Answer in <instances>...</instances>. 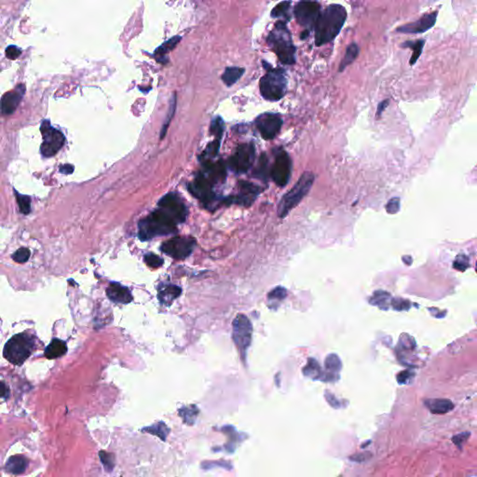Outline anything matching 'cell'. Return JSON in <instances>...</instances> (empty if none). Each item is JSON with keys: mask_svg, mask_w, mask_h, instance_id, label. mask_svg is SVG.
Listing matches in <instances>:
<instances>
[{"mask_svg": "<svg viewBox=\"0 0 477 477\" xmlns=\"http://www.w3.org/2000/svg\"><path fill=\"white\" fill-rule=\"evenodd\" d=\"M347 11L343 6L330 5L320 14L315 25V44L323 46L334 40L344 26Z\"/></svg>", "mask_w": 477, "mask_h": 477, "instance_id": "obj_1", "label": "cell"}, {"mask_svg": "<svg viewBox=\"0 0 477 477\" xmlns=\"http://www.w3.org/2000/svg\"><path fill=\"white\" fill-rule=\"evenodd\" d=\"M176 225L167 213L159 209L139 222V238L141 241H149L159 236L175 233L177 231Z\"/></svg>", "mask_w": 477, "mask_h": 477, "instance_id": "obj_2", "label": "cell"}, {"mask_svg": "<svg viewBox=\"0 0 477 477\" xmlns=\"http://www.w3.org/2000/svg\"><path fill=\"white\" fill-rule=\"evenodd\" d=\"M268 44L282 64L291 65L296 63L297 49L293 44L291 33L285 21H278L268 37Z\"/></svg>", "mask_w": 477, "mask_h": 477, "instance_id": "obj_3", "label": "cell"}, {"mask_svg": "<svg viewBox=\"0 0 477 477\" xmlns=\"http://www.w3.org/2000/svg\"><path fill=\"white\" fill-rule=\"evenodd\" d=\"M37 348V339L29 333L15 335L8 340L3 350L4 358L14 366H21Z\"/></svg>", "mask_w": 477, "mask_h": 477, "instance_id": "obj_4", "label": "cell"}, {"mask_svg": "<svg viewBox=\"0 0 477 477\" xmlns=\"http://www.w3.org/2000/svg\"><path fill=\"white\" fill-rule=\"evenodd\" d=\"M268 69L267 74L260 80V92L268 101H279L287 89V76L284 70L281 68Z\"/></svg>", "mask_w": 477, "mask_h": 477, "instance_id": "obj_5", "label": "cell"}, {"mask_svg": "<svg viewBox=\"0 0 477 477\" xmlns=\"http://www.w3.org/2000/svg\"><path fill=\"white\" fill-rule=\"evenodd\" d=\"M314 182V175L313 173H304L297 184L293 186L291 190L287 192L284 196L282 197L281 202L278 206V216L280 218H285L287 214L293 210L295 207L298 205L301 202L303 198L307 195L309 189L312 188Z\"/></svg>", "mask_w": 477, "mask_h": 477, "instance_id": "obj_6", "label": "cell"}, {"mask_svg": "<svg viewBox=\"0 0 477 477\" xmlns=\"http://www.w3.org/2000/svg\"><path fill=\"white\" fill-rule=\"evenodd\" d=\"M40 131L43 137V142L40 147L41 154L46 158L53 157L63 148L65 137L61 131L53 128L49 121L42 122Z\"/></svg>", "mask_w": 477, "mask_h": 477, "instance_id": "obj_7", "label": "cell"}, {"mask_svg": "<svg viewBox=\"0 0 477 477\" xmlns=\"http://www.w3.org/2000/svg\"><path fill=\"white\" fill-rule=\"evenodd\" d=\"M321 14V6L313 0H301L295 8V16L297 21L307 30L315 27Z\"/></svg>", "mask_w": 477, "mask_h": 477, "instance_id": "obj_8", "label": "cell"}, {"mask_svg": "<svg viewBox=\"0 0 477 477\" xmlns=\"http://www.w3.org/2000/svg\"><path fill=\"white\" fill-rule=\"evenodd\" d=\"M255 157V146L253 144L240 145L235 154L228 160V166L237 174H244L252 167Z\"/></svg>", "mask_w": 477, "mask_h": 477, "instance_id": "obj_9", "label": "cell"}, {"mask_svg": "<svg viewBox=\"0 0 477 477\" xmlns=\"http://www.w3.org/2000/svg\"><path fill=\"white\" fill-rule=\"evenodd\" d=\"M253 326L244 314H238L233 321V340L242 355L245 357L246 350L251 343Z\"/></svg>", "mask_w": 477, "mask_h": 477, "instance_id": "obj_10", "label": "cell"}, {"mask_svg": "<svg viewBox=\"0 0 477 477\" xmlns=\"http://www.w3.org/2000/svg\"><path fill=\"white\" fill-rule=\"evenodd\" d=\"M195 246L196 241L194 238L176 237L164 242L160 250L175 259H185L190 255Z\"/></svg>", "mask_w": 477, "mask_h": 477, "instance_id": "obj_11", "label": "cell"}, {"mask_svg": "<svg viewBox=\"0 0 477 477\" xmlns=\"http://www.w3.org/2000/svg\"><path fill=\"white\" fill-rule=\"evenodd\" d=\"M160 210L167 213L176 224L186 221L187 208L180 197L175 193H168L159 202Z\"/></svg>", "mask_w": 477, "mask_h": 477, "instance_id": "obj_12", "label": "cell"}, {"mask_svg": "<svg viewBox=\"0 0 477 477\" xmlns=\"http://www.w3.org/2000/svg\"><path fill=\"white\" fill-rule=\"evenodd\" d=\"M292 173V161L285 151L277 154L275 161L271 169V177L279 186H287L290 180Z\"/></svg>", "mask_w": 477, "mask_h": 477, "instance_id": "obj_13", "label": "cell"}, {"mask_svg": "<svg viewBox=\"0 0 477 477\" xmlns=\"http://www.w3.org/2000/svg\"><path fill=\"white\" fill-rule=\"evenodd\" d=\"M188 189L193 196L196 197L206 206H212L218 200V196L212 190V184H210L202 174L198 175L195 180L189 184Z\"/></svg>", "mask_w": 477, "mask_h": 477, "instance_id": "obj_14", "label": "cell"}, {"mask_svg": "<svg viewBox=\"0 0 477 477\" xmlns=\"http://www.w3.org/2000/svg\"><path fill=\"white\" fill-rule=\"evenodd\" d=\"M256 127L261 136L266 140H271L279 133L282 125L281 117L275 114L266 113L260 115L255 121Z\"/></svg>", "mask_w": 477, "mask_h": 477, "instance_id": "obj_15", "label": "cell"}, {"mask_svg": "<svg viewBox=\"0 0 477 477\" xmlns=\"http://www.w3.org/2000/svg\"><path fill=\"white\" fill-rule=\"evenodd\" d=\"M437 19V12L426 14L421 17L419 21L410 22L402 27H398L396 31L403 34H420L428 31L435 25Z\"/></svg>", "mask_w": 477, "mask_h": 477, "instance_id": "obj_16", "label": "cell"}, {"mask_svg": "<svg viewBox=\"0 0 477 477\" xmlns=\"http://www.w3.org/2000/svg\"><path fill=\"white\" fill-rule=\"evenodd\" d=\"M261 187L248 182H240V192L238 195L231 199L232 202L241 205L249 206L261 192Z\"/></svg>", "mask_w": 477, "mask_h": 477, "instance_id": "obj_17", "label": "cell"}, {"mask_svg": "<svg viewBox=\"0 0 477 477\" xmlns=\"http://www.w3.org/2000/svg\"><path fill=\"white\" fill-rule=\"evenodd\" d=\"M201 174L212 186L225 182L227 177L226 166L222 161H218L214 163L205 161L204 171Z\"/></svg>", "mask_w": 477, "mask_h": 477, "instance_id": "obj_18", "label": "cell"}, {"mask_svg": "<svg viewBox=\"0 0 477 477\" xmlns=\"http://www.w3.org/2000/svg\"><path fill=\"white\" fill-rule=\"evenodd\" d=\"M26 87L25 85H19L16 90H11L5 93L0 103L2 113L5 115H11L16 110L17 106H19L22 96L25 94Z\"/></svg>", "mask_w": 477, "mask_h": 477, "instance_id": "obj_19", "label": "cell"}, {"mask_svg": "<svg viewBox=\"0 0 477 477\" xmlns=\"http://www.w3.org/2000/svg\"><path fill=\"white\" fill-rule=\"evenodd\" d=\"M106 295L111 301L120 304H128L133 300L131 291L118 282H111L106 289Z\"/></svg>", "mask_w": 477, "mask_h": 477, "instance_id": "obj_20", "label": "cell"}, {"mask_svg": "<svg viewBox=\"0 0 477 477\" xmlns=\"http://www.w3.org/2000/svg\"><path fill=\"white\" fill-rule=\"evenodd\" d=\"M181 293H182V289L179 287H176L174 284L162 285L159 287V294H158L159 302L166 306H171L172 303L180 296Z\"/></svg>", "mask_w": 477, "mask_h": 477, "instance_id": "obj_21", "label": "cell"}, {"mask_svg": "<svg viewBox=\"0 0 477 477\" xmlns=\"http://www.w3.org/2000/svg\"><path fill=\"white\" fill-rule=\"evenodd\" d=\"M67 352V346L64 340L53 339L45 349V357L47 359H57Z\"/></svg>", "mask_w": 477, "mask_h": 477, "instance_id": "obj_22", "label": "cell"}, {"mask_svg": "<svg viewBox=\"0 0 477 477\" xmlns=\"http://www.w3.org/2000/svg\"><path fill=\"white\" fill-rule=\"evenodd\" d=\"M425 404L434 414H445L454 408L450 400L446 399H430L425 401Z\"/></svg>", "mask_w": 477, "mask_h": 477, "instance_id": "obj_23", "label": "cell"}, {"mask_svg": "<svg viewBox=\"0 0 477 477\" xmlns=\"http://www.w3.org/2000/svg\"><path fill=\"white\" fill-rule=\"evenodd\" d=\"M28 466V461L23 456H12L6 463L7 472L13 474H21Z\"/></svg>", "mask_w": 477, "mask_h": 477, "instance_id": "obj_24", "label": "cell"}, {"mask_svg": "<svg viewBox=\"0 0 477 477\" xmlns=\"http://www.w3.org/2000/svg\"><path fill=\"white\" fill-rule=\"evenodd\" d=\"M180 40L181 37H179V36L174 37L173 38H171L170 40L163 43L160 47L157 49L155 51L154 56L157 58L158 62L162 63V59H164L165 62H167V59L165 57V55L167 53H170L171 51H173L176 47V45L180 42Z\"/></svg>", "mask_w": 477, "mask_h": 477, "instance_id": "obj_25", "label": "cell"}, {"mask_svg": "<svg viewBox=\"0 0 477 477\" xmlns=\"http://www.w3.org/2000/svg\"><path fill=\"white\" fill-rule=\"evenodd\" d=\"M244 68L242 67H228L222 75V80L227 86H232L244 75Z\"/></svg>", "mask_w": 477, "mask_h": 477, "instance_id": "obj_26", "label": "cell"}, {"mask_svg": "<svg viewBox=\"0 0 477 477\" xmlns=\"http://www.w3.org/2000/svg\"><path fill=\"white\" fill-rule=\"evenodd\" d=\"M359 51H360L359 46L357 44H355V43L350 44V46L347 48L344 58L342 59V61L340 63V72H342L348 65H350V64H352L354 62V60L357 58V56L359 54Z\"/></svg>", "mask_w": 477, "mask_h": 477, "instance_id": "obj_27", "label": "cell"}, {"mask_svg": "<svg viewBox=\"0 0 477 477\" xmlns=\"http://www.w3.org/2000/svg\"><path fill=\"white\" fill-rule=\"evenodd\" d=\"M424 40H417V41H407V42L402 44V47L403 48H410L413 50V54L410 58L409 64L414 65L416 62L418 61L419 56L421 55L422 50L424 47Z\"/></svg>", "mask_w": 477, "mask_h": 477, "instance_id": "obj_28", "label": "cell"}, {"mask_svg": "<svg viewBox=\"0 0 477 477\" xmlns=\"http://www.w3.org/2000/svg\"><path fill=\"white\" fill-rule=\"evenodd\" d=\"M291 8V2L290 1H282L279 3L278 5L275 6V8L271 11V17L272 18H279V17H287L289 20V10Z\"/></svg>", "mask_w": 477, "mask_h": 477, "instance_id": "obj_29", "label": "cell"}, {"mask_svg": "<svg viewBox=\"0 0 477 477\" xmlns=\"http://www.w3.org/2000/svg\"><path fill=\"white\" fill-rule=\"evenodd\" d=\"M14 194L16 195L17 202H18V205H19L20 212L23 213V214H28L31 211V205H30L31 204V199H30V197L21 195V194L18 193L15 190H14Z\"/></svg>", "mask_w": 477, "mask_h": 477, "instance_id": "obj_30", "label": "cell"}, {"mask_svg": "<svg viewBox=\"0 0 477 477\" xmlns=\"http://www.w3.org/2000/svg\"><path fill=\"white\" fill-rule=\"evenodd\" d=\"M144 431L148 432L149 434L159 436V438H161L163 441H165L166 436L169 434V429L166 427V425L163 422H160V423L153 425V426L149 427V428H146V429H144Z\"/></svg>", "mask_w": 477, "mask_h": 477, "instance_id": "obj_31", "label": "cell"}, {"mask_svg": "<svg viewBox=\"0 0 477 477\" xmlns=\"http://www.w3.org/2000/svg\"><path fill=\"white\" fill-rule=\"evenodd\" d=\"M267 174H268V159L265 154H262L260 157L259 162L257 165V168L255 169V175L256 177L260 179L266 180L267 179Z\"/></svg>", "mask_w": 477, "mask_h": 477, "instance_id": "obj_32", "label": "cell"}, {"mask_svg": "<svg viewBox=\"0 0 477 477\" xmlns=\"http://www.w3.org/2000/svg\"><path fill=\"white\" fill-rule=\"evenodd\" d=\"M320 366L319 364L314 359H309L307 366L304 368V374L307 376L316 378L320 374Z\"/></svg>", "mask_w": 477, "mask_h": 477, "instance_id": "obj_33", "label": "cell"}, {"mask_svg": "<svg viewBox=\"0 0 477 477\" xmlns=\"http://www.w3.org/2000/svg\"><path fill=\"white\" fill-rule=\"evenodd\" d=\"M325 367L329 371L338 372L341 369V362L340 358L335 354L327 356L325 360Z\"/></svg>", "mask_w": 477, "mask_h": 477, "instance_id": "obj_34", "label": "cell"}, {"mask_svg": "<svg viewBox=\"0 0 477 477\" xmlns=\"http://www.w3.org/2000/svg\"><path fill=\"white\" fill-rule=\"evenodd\" d=\"M223 131H224V122L221 117H217L213 120L211 126V132L212 134L217 137V139L220 140L222 137Z\"/></svg>", "mask_w": 477, "mask_h": 477, "instance_id": "obj_35", "label": "cell"}, {"mask_svg": "<svg viewBox=\"0 0 477 477\" xmlns=\"http://www.w3.org/2000/svg\"><path fill=\"white\" fill-rule=\"evenodd\" d=\"M29 257H30V251L27 248H20L12 255V259L19 264L26 263L27 260L29 259Z\"/></svg>", "mask_w": 477, "mask_h": 477, "instance_id": "obj_36", "label": "cell"}, {"mask_svg": "<svg viewBox=\"0 0 477 477\" xmlns=\"http://www.w3.org/2000/svg\"><path fill=\"white\" fill-rule=\"evenodd\" d=\"M145 262L150 268H153V269H158L163 265V259L154 254H148L145 255Z\"/></svg>", "mask_w": 477, "mask_h": 477, "instance_id": "obj_37", "label": "cell"}, {"mask_svg": "<svg viewBox=\"0 0 477 477\" xmlns=\"http://www.w3.org/2000/svg\"><path fill=\"white\" fill-rule=\"evenodd\" d=\"M175 107H176V96H174V98L172 99L170 104V110H169V117H167V121H165L164 125L162 127V130H161V134H160V137L162 138L165 135L166 133V130H167V127L169 126V122H170L171 118L173 117V115L175 113Z\"/></svg>", "mask_w": 477, "mask_h": 477, "instance_id": "obj_38", "label": "cell"}, {"mask_svg": "<svg viewBox=\"0 0 477 477\" xmlns=\"http://www.w3.org/2000/svg\"><path fill=\"white\" fill-rule=\"evenodd\" d=\"M285 297H287V290L282 287H277L275 289H273L268 296L270 300H275V299L281 300Z\"/></svg>", "mask_w": 477, "mask_h": 477, "instance_id": "obj_39", "label": "cell"}, {"mask_svg": "<svg viewBox=\"0 0 477 477\" xmlns=\"http://www.w3.org/2000/svg\"><path fill=\"white\" fill-rule=\"evenodd\" d=\"M6 57L10 60H16L21 56V50L15 45H11L6 49Z\"/></svg>", "mask_w": 477, "mask_h": 477, "instance_id": "obj_40", "label": "cell"}, {"mask_svg": "<svg viewBox=\"0 0 477 477\" xmlns=\"http://www.w3.org/2000/svg\"><path fill=\"white\" fill-rule=\"evenodd\" d=\"M100 459L104 466L106 467V470L111 471L114 467V457L112 456L111 454H107L106 452L102 451L100 452Z\"/></svg>", "mask_w": 477, "mask_h": 477, "instance_id": "obj_41", "label": "cell"}, {"mask_svg": "<svg viewBox=\"0 0 477 477\" xmlns=\"http://www.w3.org/2000/svg\"><path fill=\"white\" fill-rule=\"evenodd\" d=\"M469 267V259L466 255H459L454 262V268L458 271H464Z\"/></svg>", "mask_w": 477, "mask_h": 477, "instance_id": "obj_42", "label": "cell"}, {"mask_svg": "<svg viewBox=\"0 0 477 477\" xmlns=\"http://www.w3.org/2000/svg\"><path fill=\"white\" fill-rule=\"evenodd\" d=\"M399 208H400V202H399V199L397 198H393L392 199L390 202H388L387 204V211L390 212V213H395V212L399 211Z\"/></svg>", "mask_w": 477, "mask_h": 477, "instance_id": "obj_43", "label": "cell"}, {"mask_svg": "<svg viewBox=\"0 0 477 477\" xmlns=\"http://www.w3.org/2000/svg\"><path fill=\"white\" fill-rule=\"evenodd\" d=\"M10 395V389L4 382L0 381V403L7 401Z\"/></svg>", "mask_w": 477, "mask_h": 477, "instance_id": "obj_44", "label": "cell"}, {"mask_svg": "<svg viewBox=\"0 0 477 477\" xmlns=\"http://www.w3.org/2000/svg\"><path fill=\"white\" fill-rule=\"evenodd\" d=\"M219 147H220L219 140H218V139H216V141H213L212 143L209 145V147H208V149H207L206 155H210L211 157H214V156L218 154Z\"/></svg>", "mask_w": 477, "mask_h": 477, "instance_id": "obj_45", "label": "cell"}, {"mask_svg": "<svg viewBox=\"0 0 477 477\" xmlns=\"http://www.w3.org/2000/svg\"><path fill=\"white\" fill-rule=\"evenodd\" d=\"M468 437H469V434H461V435H457L453 438V442L459 446H461V443L467 440Z\"/></svg>", "mask_w": 477, "mask_h": 477, "instance_id": "obj_46", "label": "cell"}, {"mask_svg": "<svg viewBox=\"0 0 477 477\" xmlns=\"http://www.w3.org/2000/svg\"><path fill=\"white\" fill-rule=\"evenodd\" d=\"M73 171H74V168H73V166H71V165H62V166L60 167V172H61L62 174H64V175H70V174L73 173Z\"/></svg>", "mask_w": 477, "mask_h": 477, "instance_id": "obj_47", "label": "cell"}, {"mask_svg": "<svg viewBox=\"0 0 477 477\" xmlns=\"http://www.w3.org/2000/svg\"><path fill=\"white\" fill-rule=\"evenodd\" d=\"M409 371H403L401 372V374H399L397 376L398 381L399 383H406L409 379V376L408 377V376H409Z\"/></svg>", "mask_w": 477, "mask_h": 477, "instance_id": "obj_48", "label": "cell"}, {"mask_svg": "<svg viewBox=\"0 0 477 477\" xmlns=\"http://www.w3.org/2000/svg\"><path fill=\"white\" fill-rule=\"evenodd\" d=\"M308 36H309V30H307V29H305V30H304V31H303V32L301 33V36H300V38H301L302 40H304V39H306V38H307V37H308Z\"/></svg>", "mask_w": 477, "mask_h": 477, "instance_id": "obj_49", "label": "cell"}]
</instances>
